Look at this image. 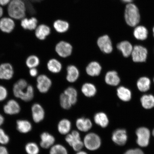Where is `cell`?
Wrapping results in <instances>:
<instances>
[{
    "label": "cell",
    "mask_w": 154,
    "mask_h": 154,
    "mask_svg": "<svg viewBox=\"0 0 154 154\" xmlns=\"http://www.w3.org/2000/svg\"><path fill=\"white\" fill-rule=\"evenodd\" d=\"M13 92L15 97L26 102L32 100L34 96L33 87L28 85L26 81L23 79L19 80L14 84Z\"/></svg>",
    "instance_id": "1"
},
{
    "label": "cell",
    "mask_w": 154,
    "mask_h": 154,
    "mask_svg": "<svg viewBox=\"0 0 154 154\" xmlns=\"http://www.w3.org/2000/svg\"><path fill=\"white\" fill-rule=\"evenodd\" d=\"M8 16L14 20H21L26 17V8L23 0H11L7 6Z\"/></svg>",
    "instance_id": "2"
},
{
    "label": "cell",
    "mask_w": 154,
    "mask_h": 154,
    "mask_svg": "<svg viewBox=\"0 0 154 154\" xmlns=\"http://www.w3.org/2000/svg\"><path fill=\"white\" fill-rule=\"evenodd\" d=\"M124 18L128 26L134 28L138 26L140 21V15L139 10L135 5L131 3L126 5Z\"/></svg>",
    "instance_id": "3"
},
{
    "label": "cell",
    "mask_w": 154,
    "mask_h": 154,
    "mask_svg": "<svg viewBox=\"0 0 154 154\" xmlns=\"http://www.w3.org/2000/svg\"><path fill=\"white\" fill-rule=\"evenodd\" d=\"M84 146L90 151H95L99 149L101 145L100 138L94 133H90L85 137Z\"/></svg>",
    "instance_id": "4"
},
{
    "label": "cell",
    "mask_w": 154,
    "mask_h": 154,
    "mask_svg": "<svg viewBox=\"0 0 154 154\" xmlns=\"http://www.w3.org/2000/svg\"><path fill=\"white\" fill-rule=\"evenodd\" d=\"M148 51L143 46L137 45L134 46L131 54L132 60L134 62H145L147 59Z\"/></svg>",
    "instance_id": "5"
},
{
    "label": "cell",
    "mask_w": 154,
    "mask_h": 154,
    "mask_svg": "<svg viewBox=\"0 0 154 154\" xmlns=\"http://www.w3.org/2000/svg\"><path fill=\"white\" fill-rule=\"evenodd\" d=\"M97 45L100 51L105 54L111 53L113 50V46L110 37L107 35L102 36L98 38Z\"/></svg>",
    "instance_id": "6"
},
{
    "label": "cell",
    "mask_w": 154,
    "mask_h": 154,
    "mask_svg": "<svg viewBox=\"0 0 154 154\" xmlns=\"http://www.w3.org/2000/svg\"><path fill=\"white\" fill-rule=\"evenodd\" d=\"M73 49L72 46L70 43L64 41L60 42L55 47L56 52L62 57H66L70 56Z\"/></svg>",
    "instance_id": "7"
},
{
    "label": "cell",
    "mask_w": 154,
    "mask_h": 154,
    "mask_svg": "<svg viewBox=\"0 0 154 154\" xmlns=\"http://www.w3.org/2000/svg\"><path fill=\"white\" fill-rule=\"evenodd\" d=\"M136 134L137 137V144L142 147H146L149 143L150 137V131L146 128H138L136 131Z\"/></svg>",
    "instance_id": "8"
},
{
    "label": "cell",
    "mask_w": 154,
    "mask_h": 154,
    "mask_svg": "<svg viewBox=\"0 0 154 154\" xmlns=\"http://www.w3.org/2000/svg\"><path fill=\"white\" fill-rule=\"evenodd\" d=\"M15 26L14 20L9 17H3L0 19V30L4 33H11Z\"/></svg>",
    "instance_id": "9"
},
{
    "label": "cell",
    "mask_w": 154,
    "mask_h": 154,
    "mask_svg": "<svg viewBox=\"0 0 154 154\" xmlns=\"http://www.w3.org/2000/svg\"><path fill=\"white\" fill-rule=\"evenodd\" d=\"M52 82L50 79L45 75H41L37 78V88L40 92L45 93L51 88Z\"/></svg>",
    "instance_id": "10"
},
{
    "label": "cell",
    "mask_w": 154,
    "mask_h": 154,
    "mask_svg": "<svg viewBox=\"0 0 154 154\" xmlns=\"http://www.w3.org/2000/svg\"><path fill=\"white\" fill-rule=\"evenodd\" d=\"M14 75V69L10 63H3L0 65V79L2 80H9L13 78Z\"/></svg>",
    "instance_id": "11"
},
{
    "label": "cell",
    "mask_w": 154,
    "mask_h": 154,
    "mask_svg": "<svg viewBox=\"0 0 154 154\" xmlns=\"http://www.w3.org/2000/svg\"><path fill=\"white\" fill-rule=\"evenodd\" d=\"M112 139L116 144L120 146L124 145L128 140L126 130L124 129L115 130L113 132Z\"/></svg>",
    "instance_id": "12"
},
{
    "label": "cell",
    "mask_w": 154,
    "mask_h": 154,
    "mask_svg": "<svg viewBox=\"0 0 154 154\" xmlns=\"http://www.w3.org/2000/svg\"><path fill=\"white\" fill-rule=\"evenodd\" d=\"M5 112L7 114H17L20 112V107L19 103L14 100H9L3 107Z\"/></svg>",
    "instance_id": "13"
},
{
    "label": "cell",
    "mask_w": 154,
    "mask_h": 154,
    "mask_svg": "<svg viewBox=\"0 0 154 154\" xmlns=\"http://www.w3.org/2000/svg\"><path fill=\"white\" fill-rule=\"evenodd\" d=\"M32 118L35 122L39 123L43 121L45 117V112L43 107L39 104L36 103L32 106Z\"/></svg>",
    "instance_id": "14"
},
{
    "label": "cell",
    "mask_w": 154,
    "mask_h": 154,
    "mask_svg": "<svg viewBox=\"0 0 154 154\" xmlns=\"http://www.w3.org/2000/svg\"><path fill=\"white\" fill-rule=\"evenodd\" d=\"M116 47L122 53L125 57H128L131 55L133 47L130 42L124 40L116 44Z\"/></svg>",
    "instance_id": "15"
},
{
    "label": "cell",
    "mask_w": 154,
    "mask_h": 154,
    "mask_svg": "<svg viewBox=\"0 0 154 154\" xmlns=\"http://www.w3.org/2000/svg\"><path fill=\"white\" fill-rule=\"evenodd\" d=\"M20 25L22 28L25 30L34 31L38 26V20L35 17H26L20 20Z\"/></svg>",
    "instance_id": "16"
},
{
    "label": "cell",
    "mask_w": 154,
    "mask_h": 154,
    "mask_svg": "<svg viewBox=\"0 0 154 154\" xmlns=\"http://www.w3.org/2000/svg\"><path fill=\"white\" fill-rule=\"evenodd\" d=\"M51 33V29L45 24H40L35 30V34L38 40L43 41L45 40Z\"/></svg>",
    "instance_id": "17"
},
{
    "label": "cell",
    "mask_w": 154,
    "mask_h": 154,
    "mask_svg": "<svg viewBox=\"0 0 154 154\" xmlns=\"http://www.w3.org/2000/svg\"><path fill=\"white\" fill-rule=\"evenodd\" d=\"M133 35L136 40L143 41L147 39L149 35V31L146 27L138 25L134 28Z\"/></svg>",
    "instance_id": "18"
},
{
    "label": "cell",
    "mask_w": 154,
    "mask_h": 154,
    "mask_svg": "<svg viewBox=\"0 0 154 154\" xmlns=\"http://www.w3.org/2000/svg\"><path fill=\"white\" fill-rule=\"evenodd\" d=\"M41 141L40 144L44 149H47L51 147L55 142V138L47 132H44L40 136Z\"/></svg>",
    "instance_id": "19"
},
{
    "label": "cell",
    "mask_w": 154,
    "mask_h": 154,
    "mask_svg": "<svg viewBox=\"0 0 154 154\" xmlns=\"http://www.w3.org/2000/svg\"><path fill=\"white\" fill-rule=\"evenodd\" d=\"M105 80L106 83L112 86L118 85L120 82L118 74L115 71L108 72L106 74Z\"/></svg>",
    "instance_id": "20"
},
{
    "label": "cell",
    "mask_w": 154,
    "mask_h": 154,
    "mask_svg": "<svg viewBox=\"0 0 154 154\" xmlns=\"http://www.w3.org/2000/svg\"><path fill=\"white\" fill-rule=\"evenodd\" d=\"M102 69L101 65L96 61H92L86 67V72L91 76H96L100 74Z\"/></svg>",
    "instance_id": "21"
},
{
    "label": "cell",
    "mask_w": 154,
    "mask_h": 154,
    "mask_svg": "<svg viewBox=\"0 0 154 154\" xmlns=\"http://www.w3.org/2000/svg\"><path fill=\"white\" fill-rule=\"evenodd\" d=\"M76 124L78 129L84 132H87L91 129L92 126L91 121L90 119L84 117L77 119Z\"/></svg>",
    "instance_id": "22"
},
{
    "label": "cell",
    "mask_w": 154,
    "mask_h": 154,
    "mask_svg": "<svg viewBox=\"0 0 154 154\" xmlns=\"http://www.w3.org/2000/svg\"><path fill=\"white\" fill-rule=\"evenodd\" d=\"M66 80L69 82L73 83L78 79L79 76V72L77 67L74 65H71L67 68Z\"/></svg>",
    "instance_id": "23"
},
{
    "label": "cell",
    "mask_w": 154,
    "mask_h": 154,
    "mask_svg": "<svg viewBox=\"0 0 154 154\" xmlns=\"http://www.w3.org/2000/svg\"><path fill=\"white\" fill-rule=\"evenodd\" d=\"M117 95L121 100L128 102L131 99V92L128 88L121 86L117 88Z\"/></svg>",
    "instance_id": "24"
},
{
    "label": "cell",
    "mask_w": 154,
    "mask_h": 154,
    "mask_svg": "<svg viewBox=\"0 0 154 154\" xmlns=\"http://www.w3.org/2000/svg\"><path fill=\"white\" fill-rule=\"evenodd\" d=\"M94 120L96 124L103 128L106 127L109 123L107 115L103 112L96 113L94 116Z\"/></svg>",
    "instance_id": "25"
},
{
    "label": "cell",
    "mask_w": 154,
    "mask_h": 154,
    "mask_svg": "<svg viewBox=\"0 0 154 154\" xmlns=\"http://www.w3.org/2000/svg\"><path fill=\"white\" fill-rule=\"evenodd\" d=\"M151 82L149 79L146 77H142L138 80L137 83L138 89L142 92H146L149 90Z\"/></svg>",
    "instance_id": "26"
},
{
    "label": "cell",
    "mask_w": 154,
    "mask_h": 154,
    "mask_svg": "<svg viewBox=\"0 0 154 154\" xmlns=\"http://www.w3.org/2000/svg\"><path fill=\"white\" fill-rule=\"evenodd\" d=\"M82 91L84 95L87 97H92L95 96L97 90L95 85L90 83H86L82 85Z\"/></svg>",
    "instance_id": "27"
},
{
    "label": "cell",
    "mask_w": 154,
    "mask_h": 154,
    "mask_svg": "<svg viewBox=\"0 0 154 154\" xmlns=\"http://www.w3.org/2000/svg\"><path fill=\"white\" fill-rule=\"evenodd\" d=\"M72 125L70 121L67 119H63L59 123L57 126L58 131L61 134H66L70 131Z\"/></svg>",
    "instance_id": "28"
},
{
    "label": "cell",
    "mask_w": 154,
    "mask_h": 154,
    "mask_svg": "<svg viewBox=\"0 0 154 154\" xmlns=\"http://www.w3.org/2000/svg\"><path fill=\"white\" fill-rule=\"evenodd\" d=\"M55 30L59 33H63L68 30L69 25L68 23L62 20L55 21L53 24Z\"/></svg>",
    "instance_id": "29"
},
{
    "label": "cell",
    "mask_w": 154,
    "mask_h": 154,
    "mask_svg": "<svg viewBox=\"0 0 154 154\" xmlns=\"http://www.w3.org/2000/svg\"><path fill=\"white\" fill-rule=\"evenodd\" d=\"M140 102L144 109H149L154 107V96L152 95H145L140 98Z\"/></svg>",
    "instance_id": "30"
},
{
    "label": "cell",
    "mask_w": 154,
    "mask_h": 154,
    "mask_svg": "<svg viewBox=\"0 0 154 154\" xmlns=\"http://www.w3.org/2000/svg\"><path fill=\"white\" fill-rule=\"evenodd\" d=\"M48 70L53 73H57L60 72L62 69V65L60 62L55 59H51L47 63Z\"/></svg>",
    "instance_id": "31"
},
{
    "label": "cell",
    "mask_w": 154,
    "mask_h": 154,
    "mask_svg": "<svg viewBox=\"0 0 154 154\" xmlns=\"http://www.w3.org/2000/svg\"><path fill=\"white\" fill-rule=\"evenodd\" d=\"M65 140L71 147L81 140L79 133L76 131H72V133L67 134Z\"/></svg>",
    "instance_id": "32"
},
{
    "label": "cell",
    "mask_w": 154,
    "mask_h": 154,
    "mask_svg": "<svg viewBox=\"0 0 154 154\" xmlns=\"http://www.w3.org/2000/svg\"><path fill=\"white\" fill-rule=\"evenodd\" d=\"M17 130L22 133H26L32 130V125L28 121L19 120L17 121Z\"/></svg>",
    "instance_id": "33"
},
{
    "label": "cell",
    "mask_w": 154,
    "mask_h": 154,
    "mask_svg": "<svg viewBox=\"0 0 154 154\" xmlns=\"http://www.w3.org/2000/svg\"><path fill=\"white\" fill-rule=\"evenodd\" d=\"M64 93L68 96L72 105H75L76 103L78 93L74 88L72 87L67 88L65 90Z\"/></svg>",
    "instance_id": "34"
},
{
    "label": "cell",
    "mask_w": 154,
    "mask_h": 154,
    "mask_svg": "<svg viewBox=\"0 0 154 154\" xmlns=\"http://www.w3.org/2000/svg\"><path fill=\"white\" fill-rule=\"evenodd\" d=\"M40 60L36 56L32 55L29 57L26 61V66L30 69L35 68L39 64Z\"/></svg>",
    "instance_id": "35"
},
{
    "label": "cell",
    "mask_w": 154,
    "mask_h": 154,
    "mask_svg": "<svg viewBox=\"0 0 154 154\" xmlns=\"http://www.w3.org/2000/svg\"><path fill=\"white\" fill-rule=\"evenodd\" d=\"M60 101L61 107L64 109H70L72 105L68 96L64 93L61 94L60 97Z\"/></svg>",
    "instance_id": "36"
},
{
    "label": "cell",
    "mask_w": 154,
    "mask_h": 154,
    "mask_svg": "<svg viewBox=\"0 0 154 154\" xmlns=\"http://www.w3.org/2000/svg\"><path fill=\"white\" fill-rule=\"evenodd\" d=\"M50 154H68L66 148L61 144H57L51 147Z\"/></svg>",
    "instance_id": "37"
},
{
    "label": "cell",
    "mask_w": 154,
    "mask_h": 154,
    "mask_svg": "<svg viewBox=\"0 0 154 154\" xmlns=\"http://www.w3.org/2000/svg\"><path fill=\"white\" fill-rule=\"evenodd\" d=\"M26 151L28 154H38L39 152V148L35 143H29L26 146Z\"/></svg>",
    "instance_id": "38"
},
{
    "label": "cell",
    "mask_w": 154,
    "mask_h": 154,
    "mask_svg": "<svg viewBox=\"0 0 154 154\" xmlns=\"http://www.w3.org/2000/svg\"><path fill=\"white\" fill-rule=\"evenodd\" d=\"M9 140V136L5 134L4 130L0 128V143L5 144L8 143Z\"/></svg>",
    "instance_id": "39"
},
{
    "label": "cell",
    "mask_w": 154,
    "mask_h": 154,
    "mask_svg": "<svg viewBox=\"0 0 154 154\" xmlns=\"http://www.w3.org/2000/svg\"><path fill=\"white\" fill-rule=\"evenodd\" d=\"M8 95L7 88L5 86L0 85V101H2L6 99Z\"/></svg>",
    "instance_id": "40"
},
{
    "label": "cell",
    "mask_w": 154,
    "mask_h": 154,
    "mask_svg": "<svg viewBox=\"0 0 154 154\" xmlns=\"http://www.w3.org/2000/svg\"><path fill=\"white\" fill-rule=\"evenodd\" d=\"M124 154H144L143 152L139 149H130Z\"/></svg>",
    "instance_id": "41"
},
{
    "label": "cell",
    "mask_w": 154,
    "mask_h": 154,
    "mask_svg": "<svg viewBox=\"0 0 154 154\" xmlns=\"http://www.w3.org/2000/svg\"><path fill=\"white\" fill-rule=\"evenodd\" d=\"M29 74L32 77H35L37 75L38 71L35 68H32L30 69Z\"/></svg>",
    "instance_id": "42"
},
{
    "label": "cell",
    "mask_w": 154,
    "mask_h": 154,
    "mask_svg": "<svg viewBox=\"0 0 154 154\" xmlns=\"http://www.w3.org/2000/svg\"><path fill=\"white\" fill-rule=\"evenodd\" d=\"M11 1V0H0V5L2 7L7 6Z\"/></svg>",
    "instance_id": "43"
},
{
    "label": "cell",
    "mask_w": 154,
    "mask_h": 154,
    "mask_svg": "<svg viewBox=\"0 0 154 154\" xmlns=\"http://www.w3.org/2000/svg\"><path fill=\"white\" fill-rule=\"evenodd\" d=\"M0 154H8L6 148L3 146H0Z\"/></svg>",
    "instance_id": "44"
},
{
    "label": "cell",
    "mask_w": 154,
    "mask_h": 154,
    "mask_svg": "<svg viewBox=\"0 0 154 154\" xmlns=\"http://www.w3.org/2000/svg\"><path fill=\"white\" fill-rule=\"evenodd\" d=\"M134 0H121L122 3L125 4H128L132 3Z\"/></svg>",
    "instance_id": "45"
},
{
    "label": "cell",
    "mask_w": 154,
    "mask_h": 154,
    "mask_svg": "<svg viewBox=\"0 0 154 154\" xmlns=\"http://www.w3.org/2000/svg\"><path fill=\"white\" fill-rule=\"evenodd\" d=\"M4 14V10L3 7L0 5V19L2 18Z\"/></svg>",
    "instance_id": "46"
},
{
    "label": "cell",
    "mask_w": 154,
    "mask_h": 154,
    "mask_svg": "<svg viewBox=\"0 0 154 154\" xmlns=\"http://www.w3.org/2000/svg\"><path fill=\"white\" fill-rule=\"evenodd\" d=\"M4 121V118L3 116L0 114V126L3 124Z\"/></svg>",
    "instance_id": "47"
},
{
    "label": "cell",
    "mask_w": 154,
    "mask_h": 154,
    "mask_svg": "<svg viewBox=\"0 0 154 154\" xmlns=\"http://www.w3.org/2000/svg\"><path fill=\"white\" fill-rule=\"evenodd\" d=\"M76 154H88V153L83 151H79L78 152V153Z\"/></svg>",
    "instance_id": "48"
},
{
    "label": "cell",
    "mask_w": 154,
    "mask_h": 154,
    "mask_svg": "<svg viewBox=\"0 0 154 154\" xmlns=\"http://www.w3.org/2000/svg\"><path fill=\"white\" fill-rule=\"evenodd\" d=\"M152 32H153V36L154 38V26L152 29Z\"/></svg>",
    "instance_id": "49"
},
{
    "label": "cell",
    "mask_w": 154,
    "mask_h": 154,
    "mask_svg": "<svg viewBox=\"0 0 154 154\" xmlns=\"http://www.w3.org/2000/svg\"><path fill=\"white\" fill-rule=\"evenodd\" d=\"M152 134H153V136L154 137V129L153 131Z\"/></svg>",
    "instance_id": "50"
},
{
    "label": "cell",
    "mask_w": 154,
    "mask_h": 154,
    "mask_svg": "<svg viewBox=\"0 0 154 154\" xmlns=\"http://www.w3.org/2000/svg\"><path fill=\"white\" fill-rule=\"evenodd\" d=\"M153 81H154V80H153Z\"/></svg>",
    "instance_id": "51"
}]
</instances>
